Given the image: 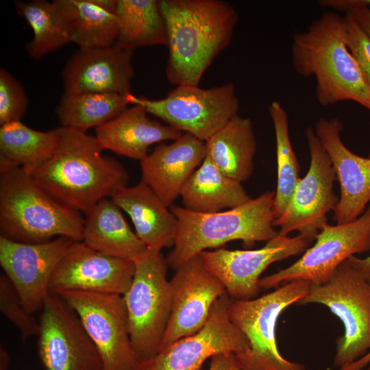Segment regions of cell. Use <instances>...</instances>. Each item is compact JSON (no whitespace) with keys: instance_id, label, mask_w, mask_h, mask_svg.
Instances as JSON below:
<instances>
[{"instance_id":"f1b7e54d","label":"cell","mask_w":370,"mask_h":370,"mask_svg":"<svg viewBox=\"0 0 370 370\" xmlns=\"http://www.w3.org/2000/svg\"><path fill=\"white\" fill-rule=\"evenodd\" d=\"M70 31L72 42L79 49L114 45L119 34L115 14L96 5L91 0H53Z\"/></svg>"},{"instance_id":"b9f144b4","label":"cell","mask_w":370,"mask_h":370,"mask_svg":"<svg viewBox=\"0 0 370 370\" xmlns=\"http://www.w3.org/2000/svg\"><path fill=\"white\" fill-rule=\"evenodd\" d=\"M10 359L8 352L0 346V370H9Z\"/></svg>"},{"instance_id":"cb8c5ba5","label":"cell","mask_w":370,"mask_h":370,"mask_svg":"<svg viewBox=\"0 0 370 370\" xmlns=\"http://www.w3.org/2000/svg\"><path fill=\"white\" fill-rule=\"evenodd\" d=\"M82 241L100 253L130 260L147 249L111 198L100 201L86 214Z\"/></svg>"},{"instance_id":"e0dca14e","label":"cell","mask_w":370,"mask_h":370,"mask_svg":"<svg viewBox=\"0 0 370 370\" xmlns=\"http://www.w3.org/2000/svg\"><path fill=\"white\" fill-rule=\"evenodd\" d=\"M73 242L59 236L45 243H25L0 236V265L29 312L42 310L51 293L52 274Z\"/></svg>"},{"instance_id":"4316f807","label":"cell","mask_w":370,"mask_h":370,"mask_svg":"<svg viewBox=\"0 0 370 370\" xmlns=\"http://www.w3.org/2000/svg\"><path fill=\"white\" fill-rule=\"evenodd\" d=\"M61 139L60 127L42 132L21 121L0 127V171L38 166L49 159Z\"/></svg>"},{"instance_id":"f546056e","label":"cell","mask_w":370,"mask_h":370,"mask_svg":"<svg viewBox=\"0 0 370 370\" xmlns=\"http://www.w3.org/2000/svg\"><path fill=\"white\" fill-rule=\"evenodd\" d=\"M128 104L126 95L64 91L55 112L62 127L86 132L116 117Z\"/></svg>"},{"instance_id":"6da1fadb","label":"cell","mask_w":370,"mask_h":370,"mask_svg":"<svg viewBox=\"0 0 370 370\" xmlns=\"http://www.w3.org/2000/svg\"><path fill=\"white\" fill-rule=\"evenodd\" d=\"M60 132L59 146L49 159L23 169L45 191L86 214L127 186L130 176L119 161L102 153L95 136L62 126Z\"/></svg>"},{"instance_id":"ee69618b","label":"cell","mask_w":370,"mask_h":370,"mask_svg":"<svg viewBox=\"0 0 370 370\" xmlns=\"http://www.w3.org/2000/svg\"><path fill=\"white\" fill-rule=\"evenodd\" d=\"M369 158H370V153H369Z\"/></svg>"},{"instance_id":"7402d4cb","label":"cell","mask_w":370,"mask_h":370,"mask_svg":"<svg viewBox=\"0 0 370 370\" xmlns=\"http://www.w3.org/2000/svg\"><path fill=\"white\" fill-rule=\"evenodd\" d=\"M145 108L134 104L112 120L95 128L97 142L103 150L141 160L149 147L165 140H175L183 132L150 119Z\"/></svg>"},{"instance_id":"3957f363","label":"cell","mask_w":370,"mask_h":370,"mask_svg":"<svg viewBox=\"0 0 370 370\" xmlns=\"http://www.w3.org/2000/svg\"><path fill=\"white\" fill-rule=\"evenodd\" d=\"M291 55L299 75L315 78L321 106L350 100L370 110V88L346 45L343 16L327 11L307 30L295 32Z\"/></svg>"},{"instance_id":"44dd1931","label":"cell","mask_w":370,"mask_h":370,"mask_svg":"<svg viewBox=\"0 0 370 370\" xmlns=\"http://www.w3.org/2000/svg\"><path fill=\"white\" fill-rule=\"evenodd\" d=\"M206 157L205 142L187 133L160 144L140 161L141 180L170 207Z\"/></svg>"},{"instance_id":"f35d334b","label":"cell","mask_w":370,"mask_h":370,"mask_svg":"<svg viewBox=\"0 0 370 370\" xmlns=\"http://www.w3.org/2000/svg\"><path fill=\"white\" fill-rule=\"evenodd\" d=\"M370 37V8H358L349 12Z\"/></svg>"},{"instance_id":"277c9868","label":"cell","mask_w":370,"mask_h":370,"mask_svg":"<svg viewBox=\"0 0 370 370\" xmlns=\"http://www.w3.org/2000/svg\"><path fill=\"white\" fill-rule=\"evenodd\" d=\"M274 191L234 208L214 213L192 211L177 205L169 207L177 221L173 249L166 260L176 270L207 249L232 241H242L247 247L268 242L278 235L273 225Z\"/></svg>"},{"instance_id":"30bf717a","label":"cell","mask_w":370,"mask_h":370,"mask_svg":"<svg viewBox=\"0 0 370 370\" xmlns=\"http://www.w3.org/2000/svg\"><path fill=\"white\" fill-rule=\"evenodd\" d=\"M315 243L288 267L260 278V289L278 288L304 280L312 285L329 281L338 267L356 254L370 250V205L356 220L334 225L326 223L315 238Z\"/></svg>"},{"instance_id":"8d00e7d4","label":"cell","mask_w":370,"mask_h":370,"mask_svg":"<svg viewBox=\"0 0 370 370\" xmlns=\"http://www.w3.org/2000/svg\"><path fill=\"white\" fill-rule=\"evenodd\" d=\"M319 4L347 13L358 8H370V0H321L319 1Z\"/></svg>"},{"instance_id":"9c48e42d","label":"cell","mask_w":370,"mask_h":370,"mask_svg":"<svg viewBox=\"0 0 370 370\" xmlns=\"http://www.w3.org/2000/svg\"><path fill=\"white\" fill-rule=\"evenodd\" d=\"M126 97L129 104L142 106L148 114L204 142L238 115L240 108L232 83L210 88L178 86L160 99H149L132 93Z\"/></svg>"},{"instance_id":"52a82bcc","label":"cell","mask_w":370,"mask_h":370,"mask_svg":"<svg viewBox=\"0 0 370 370\" xmlns=\"http://www.w3.org/2000/svg\"><path fill=\"white\" fill-rule=\"evenodd\" d=\"M311 285L304 280L293 281L255 299L231 300L230 319L249 343L247 352L236 355L243 370H306L280 354L275 329L282 312L304 298Z\"/></svg>"},{"instance_id":"484cf974","label":"cell","mask_w":370,"mask_h":370,"mask_svg":"<svg viewBox=\"0 0 370 370\" xmlns=\"http://www.w3.org/2000/svg\"><path fill=\"white\" fill-rule=\"evenodd\" d=\"M205 145L206 156L223 173L240 182L251 176L257 145L251 119L237 115Z\"/></svg>"},{"instance_id":"d590c367","label":"cell","mask_w":370,"mask_h":370,"mask_svg":"<svg viewBox=\"0 0 370 370\" xmlns=\"http://www.w3.org/2000/svg\"><path fill=\"white\" fill-rule=\"evenodd\" d=\"M208 370H243L236 354L234 353H222L210 358Z\"/></svg>"},{"instance_id":"7a4b0ae2","label":"cell","mask_w":370,"mask_h":370,"mask_svg":"<svg viewBox=\"0 0 370 370\" xmlns=\"http://www.w3.org/2000/svg\"><path fill=\"white\" fill-rule=\"evenodd\" d=\"M167 29L168 82L198 86L214 59L231 42L238 13L223 0H160Z\"/></svg>"},{"instance_id":"83f0119b","label":"cell","mask_w":370,"mask_h":370,"mask_svg":"<svg viewBox=\"0 0 370 370\" xmlns=\"http://www.w3.org/2000/svg\"><path fill=\"white\" fill-rule=\"evenodd\" d=\"M115 14L119 34L114 46L130 51L167 45L166 25L159 1L118 0Z\"/></svg>"},{"instance_id":"d6986e66","label":"cell","mask_w":370,"mask_h":370,"mask_svg":"<svg viewBox=\"0 0 370 370\" xmlns=\"http://www.w3.org/2000/svg\"><path fill=\"white\" fill-rule=\"evenodd\" d=\"M342 129L336 118H321L314 129L340 184V197L333 210L336 224L358 219L370 201V158L359 156L347 148L341 138Z\"/></svg>"},{"instance_id":"ac0fdd59","label":"cell","mask_w":370,"mask_h":370,"mask_svg":"<svg viewBox=\"0 0 370 370\" xmlns=\"http://www.w3.org/2000/svg\"><path fill=\"white\" fill-rule=\"evenodd\" d=\"M132 260L100 253L83 241H75L56 267L49 291H91L123 295L134 274Z\"/></svg>"},{"instance_id":"603a6c76","label":"cell","mask_w":370,"mask_h":370,"mask_svg":"<svg viewBox=\"0 0 370 370\" xmlns=\"http://www.w3.org/2000/svg\"><path fill=\"white\" fill-rule=\"evenodd\" d=\"M111 199L130 216L136 234L147 248L161 251L173 245L177 219L142 180L121 188Z\"/></svg>"},{"instance_id":"ab89813d","label":"cell","mask_w":370,"mask_h":370,"mask_svg":"<svg viewBox=\"0 0 370 370\" xmlns=\"http://www.w3.org/2000/svg\"><path fill=\"white\" fill-rule=\"evenodd\" d=\"M370 364V351L354 362L339 368L338 370H362Z\"/></svg>"},{"instance_id":"74e56055","label":"cell","mask_w":370,"mask_h":370,"mask_svg":"<svg viewBox=\"0 0 370 370\" xmlns=\"http://www.w3.org/2000/svg\"><path fill=\"white\" fill-rule=\"evenodd\" d=\"M347 260L366 280L370 282V255L364 258L352 256Z\"/></svg>"},{"instance_id":"5b68a950","label":"cell","mask_w":370,"mask_h":370,"mask_svg":"<svg viewBox=\"0 0 370 370\" xmlns=\"http://www.w3.org/2000/svg\"><path fill=\"white\" fill-rule=\"evenodd\" d=\"M82 212L41 188L22 167L0 171V236L25 243L82 241Z\"/></svg>"},{"instance_id":"d6a6232c","label":"cell","mask_w":370,"mask_h":370,"mask_svg":"<svg viewBox=\"0 0 370 370\" xmlns=\"http://www.w3.org/2000/svg\"><path fill=\"white\" fill-rule=\"evenodd\" d=\"M0 311L18 329L23 341L38 336L40 321L25 308L14 287L4 273L0 274Z\"/></svg>"},{"instance_id":"4dcf8cb0","label":"cell","mask_w":370,"mask_h":370,"mask_svg":"<svg viewBox=\"0 0 370 370\" xmlns=\"http://www.w3.org/2000/svg\"><path fill=\"white\" fill-rule=\"evenodd\" d=\"M14 5L33 30V38L25 46L32 58L40 59L72 42L67 24L53 1H16Z\"/></svg>"},{"instance_id":"836d02e7","label":"cell","mask_w":370,"mask_h":370,"mask_svg":"<svg viewBox=\"0 0 370 370\" xmlns=\"http://www.w3.org/2000/svg\"><path fill=\"white\" fill-rule=\"evenodd\" d=\"M25 92L14 76L5 69H0V125L19 121L28 106Z\"/></svg>"},{"instance_id":"8fae6325","label":"cell","mask_w":370,"mask_h":370,"mask_svg":"<svg viewBox=\"0 0 370 370\" xmlns=\"http://www.w3.org/2000/svg\"><path fill=\"white\" fill-rule=\"evenodd\" d=\"M76 314L100 355L103 370H135L123 295L91 291L57 293Z\"/></svg>"},{"instance_id":"60d3db41","label":"cell","mask_w":370,"mask_h":370,"mask_svg":"<svg viewBox=\"0 0 370 370\" xmlns=\"http://www.w3.org/2000/svg\"><path fill=\"white\" fill-rule=\"evenodd\" d=\"M96 5L110 13L115 14L118 0H91Z\"/></svg>"},{"instance_id":"ba28073f","label":"cell","mask_w":370,"mask_h":370,"mask_svg":"<svg viewBox=\"0 0 370 370\" xmlns=\"http://www.w3.org/2000/svg\"><path fill=\"white\" fill-rule=\"evenodd\" d=\"M309 304L325 306L343 325V334L336 340V367L347 366L370 351V282L347 260L338 267L328 282L311 285L297 303Z\"/></svg>"},{"instance_id":"4fadbf2b","label":"cell","mask_w":370,"mask_h":370,"mask_svg":"<svg viewBox=\"0 0 370 370\" xmlns=\"http://www.w3.org/2000/svg\"><path fill=\"white\" fill-rule=\"evenodd\" d=\"M231 300L225 292L214 303L200 330L138 362L135 370H199L208 358L217 354L234 353L238 356L247 352L249 341L229 317Z\"/></svg>"},{"instance_id":"9a60e30c","label":"cell","mask_w":370,"mask_h":370,"mask_svg":"<svg viewBox=\"0 0 370 370\" xmlns=\"http://www.w3.org/2000/svg\"><path fill=\"white\" fill-rule=\"evenodd\" d=\"M39 321L38 354L46 370H103L97 349L58 295L49 293Z\"/></svg>"},{"instance_id":"e575fe53","label":"cell","mask_w":370,"mask_h":370,"mask_svg":"<svg viewBox=\"0 0 370 370\" xmlns=\"http://www.w3.org/2000/svg\"><path fill=\"white\" fill-rule=\"evenodd\" d=\"M346 45L370 88V37L350 12L343 16Z\"/></svg>"},{"instance_id":"7c38bea8","label":"cell","mask_w":370,"mask_h":370,"mask_svg":"<svg viewBox=\"0 0 370 370\" xmlns=\"http://www.w3.org/2000/svg\"><path fill=\"white\" fill-rule=\"evenodd\" d=\"M306 138L310 156L309 169L300 178L286 208L274 220L273 225L280 228V235L296 231L315 240L339 198L334 190L335 171L313 128L306 129Z\"/></svg>"},{"instance_id":"1f68e13d","label":"cell","mask_w":370,"mask_h":370,"mask_svg":"<svg viewBox=\"0 0 370 370\" xmlns=\"http://www.w3.org/2000/svg\"><path fill=\"white\" fill-rule=\"evenodd\" d=\"M268 110L273 122L276 142L277 188L273 206L275 219L286 208L300 180L299 164L292 147L286 110L279 101H273L269 106Z\"/></svg>"},{"instance_id":"7bdbcfd3","label":"cell","mask_w":370,"mask_h":370,"mask_svg":"<svg viewBox=\"0 0 370 370\" xmlns=\"http://www.w3.org/2000/svg\"><path fill=\"white\" fill-rule=\"evenodd\" d=\"M365 370H370V365L367 367Z\"/></svg>"},{"instance_id":"2e32d148","label":"cell","mask_w":370,"mask_h":370,"mask_svg":"<svg viewBox=\"0 0 370 370\" xmlns=\"http://www.w3.org/2000/svg\"><path fill=\"white\" fill-rule=\"evenodd\" d=\"M175 271L170 280L171 314L158 352L200 330L216 301L226 292L221 281L206 267L199 254Z\"/></svg>"},{"instance_id":"8992f818","label":"cell","mask_w":370,"mask_h":370,"mask_svg":"<svg viewBox=\"0 0 370 370\" xmlns=\"http://www.w3.org/2000/svg\"><path fill=\"white\" fill-rule=\"evenodd\" d=\"M134 274L123 295L132 347L138 362L159 350L171 310L167 262L160 250L149 249L132 260Z\"/></svg>"},{"instance_id":"5bb4252c","label":"cell","mask_w":370,"mask_h":370,"mask_svg":"<svg viewBox=\"0 0 370 370\" xmlns=\"http://www.w3.org/2000/svg\"><path fill=\"white\" fill-rule=\"evenodd\" d=\"M313 241L299 234L293 237L278 234L260 249H219L206 250L199 255L232 299L247 300L254 299L258 293L260 277L269 265L304 252Z\"/></svg>"},{"instance_id":"d4e9b609","label":"cell","mask_w":370,"mask_h":370,"mask_svg":"<svg viewBox=\"0 0 370 370\" xmlns=\"http://www.w3.org/2000/svg\"><path fill=\"white\" fill-rule=\"evenodd\" d=\"M180 196L183 207L201 213L234 208L251 199L241 182L223 173L207 156L184 184Z\"/></svg>"},{"instance_id":"ffe728a7","label":"cell","mask_w":370,"mask_h":370,"mask_svg":"<svg viewBox=\"0 0 370 370\" xmlns=\"http://www.w3.org/2000/svg\"><path fill=\"white\" fill-rule=\"evenodd\" d=\"M133 51L114 45L79 49L62 72L65 92L114 93L127 95L132 90Z\"/></svg>"}]
</instances>
